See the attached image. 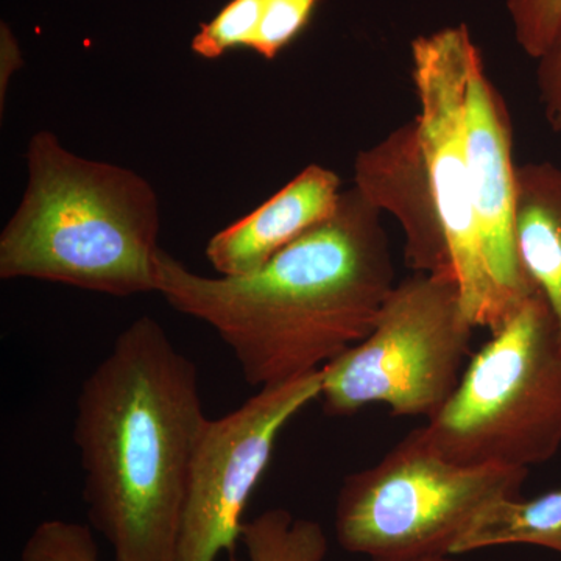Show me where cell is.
Here are the masks:
<instances>
[{"label":"cell","mask_w":561,"mask_h":561,"mask_svg":"<svg viewBox=\"0 0 561 561\" xmlns=\"http://www.w3.org/2000/svg\"><path fill=\"white\" fill-rule=\"evenodd\" d=\"M511 545L561 553V489L531 500L507 496L491 502L454 542L451 556Z\"/></svg>","instance_id":"13"},{"label":"cell","mask_w":561,"mask_h":561,"mask_svg":"<svg viewBox=\"0 0 561 561\" xmlns=\"http://www.w3.org/2000/svg\"><path fill=\"white\" fill-rule=\"evenodd\" d=\"M195 362L140 317L77 398L73 443L91 529L114 561H176L192 461L208 423Z\"/></svg>","instance_id":"2"},{"label":"cell","mask_w":561,"mask_h":561,"mask_svg":"<svg viewBox=\"0 0 561 561\" xmlns=\"http://www.w3.org/2000/svg\"><path fill=\"white\" fill-rule=\"evenodd\" d=\"M460 465L529 470L561 448V341L537 289L472 354L451 400L421 426Z\"/></svg>","instance_id":"4"},{"label":"cell","mask_w":561,"mask_h":561,"mask_svg":"<svg viewBox=\"0 0 561 561\" xmlns=\"http://www.w3.org/2000/svg\"><path fill=\"white\" fill-rule=\"evenodd\" d=\"M424 561H457L451 559V557H440V559H431V560H424Z\"/></svg>","instance_id":"21"},{"label":"cell","mask_w":561,"mask_h":561,"mask_svg":"<svg viewBox=\"0 0 561 561\" xmlns=\"http://www.w3.org/2000/svg\"><path fill=\"white\" fill-rule=\"evenodd\" d=\"M527 476L523 468L454 463L416 427L378 463L343 479L339 545L373 561L451 557L472 519L491 502L518 496Z\"/></svg>","instance_id":"5"},{"label":"cell","mask_w":561,"mask_h":561,"mask_svg":"<svg viewBox=\"0 0 561 561\" xmlns=\"http://www.w3.org/2000/svg\"><path fill=\"white\" fill-rule=\"evenodd\" d=\"M478 50L467 24L421 35L411 46L412 81L421 147L465 311L474 328L491 332L505 316L483 261L465 149L468 73Z\"/></svg>","instance_id":"7"},{"label":"cell","mask_w":561,"mask_h":561,"mask_svg":"<svg viewBox=\"0 0 561 561\" xmlns=\"http://www.w3.org/2000/svg\"><path fill=\"white\" fill-rule=\"evenodd\" d=\"M320 391L321 370L264 387L236 411L208 420L192 461L176 561H217L224 552L234 561L243 513L279 435Z\"/></svg>","instance_id":"8"},{"label":"cell","mask_w":561,"mask_h":561,"mask_svg":"<svg viewBox=\"0 0 561 561\" xmlns=\"http://www.w3.org/2000/svg\"><path fill=\"white\" fill-rule=\"evenodd\" d=\"M0 49H2V68H0V87H2V101L5 98V88L9 84L10 77L14 70L21 66V50L18 41L14 39L13 33L5 24H2V33H0Z\"/></svg>","instance_id":"20"},{"label":"cell","mask_w":561,"mask_h":561,"mask_svg":"<svg viewBox=\"0 0 561 561\" xmlns=\"http://www.w3.org/2000/svg\"><path fill=\"white\" fill-rule=\"evenodd\" d=\"M320 0H262V16L251 50L275 60L308 25Z\"/></svg>","instance_id":"17"},{"label":"cell","mask_w":561,"mask_h":561,"mask_svg":"<svg viewBox=\"0 0 561 561\" xmlns=\"http://www.w3.org/2000/svg\"><path fill=\"white\" fill-rule=\"evenodd\" d=\"M262 16V0H231L213 21L201 25L192 51L216 60L236 47H253Z\"/></svg>","instance_id":"15"},{"label":"cell","mask_w":561,"mask_h":561,"mask_svg":"<svg viewBox=\"0 0 561 561\" xmlns=\"http://www.w3.org/2000/svg\"><path fill=\"white\" fill-rule=\"evenodd\" d=\"M465 149L483 261L507 320L537 287L527 278L516 249L511 113L486 76L481 50L472 57L468 73Z\"/></svg>","instance_id":"9"},{"label":"cell","mask_w":561,"mask_h":561,"mask_svg":"<svg viewBox=\"0 0 561 561\" xmlns=\"http://www.w3.org/2000/svg\"><path fill=\"white\" fill-rule=\"evenodd\" d=\"M537 91L548 127L561 133V27L537 60Z\"/></svg>","instance_id":"19"},{"label":"cell","mask_w":561,"mask_h":561,"mask_svg":"<svg viewBox=\"0 0 561 561\" xmlns=\"http://www.w3.org/2000/svg\"><path fill=\"white\" fill-rule=\"evenodd\" d=\"M20 561H99L98 542L91 526L47 519L25 541Z\"/></svg>","instance_id":"16"},{"label":"cell","mask_w":561,"mask_h":561,"mask_svg":"<svg viewBox=\"0 0 561 561\" xmlns=\"http://www.w3.org/2000/svg\"><path fill=\"white\" fill-rule=\"evenodd\" d=\"M354 187L373 208L398 220L404 234V261L413 272L456 278L415 119L357 153Z\"/></svg>","instance_id":"10"},{"label":"cell","mask_w":561,"mask_h":561,"mask_svg":"<svg viewBox=\"0 0 561 561\" xmlns=\"http://www.w3.org/2000/svg\"><path fill=\"white\" fill-rule=\"evenodd\" d=\"M28 181L0 234V278L38 279L111 297L157 291L160 202L149 181L32 136Z\"/></svg>","instance_id":"3"},{"label":"cell","mask_w":561,"mask_h":561,"mask_svg":"<svg viewBox=\"0 0 561 561\" xmlns=\"http://www.w3.org/2000/svg\"><path fill=\"white\" fill-rule=\"evenodd\" d=\"M515 239L524 272L551 308L561 341V165H516Z\"/></svg>","instance_id":"12"},{"label":"cell","mask_w":561,"mask_h":561,"mask_svg":"<svg viewBox=\"0 0 561 561\" xmlns=\"http://www.w3.org/2000/svg\"><path fill=\"white\" fill-rule=\"evenodd\" d=\"M341 184L334 171L308 165L267 202L209 239L205 254L214 271L220 276L260 271L279 250L334 214Z\"/></svg>","instance_id":"11"},{"label":"cell","mask_w":561,"mask_h":561,"mask_svg":"<svg viewBox=\"0 0 561 561\" xmlns=\"http://www.w3.org/2000/svg\"><path fill=\"white\" fill-rule=\"evenodd\" d=\"M394 284L381 213L356 187L331 217L243 276H203L162 249L154 287L208 324L254 389L311 375L367 337Z\"/></svg>","instance_id":"1"},{"label":"cell","mask_w":561,"mask_h":561,"mask_svg":"<svg viewBox=\"0 0 561 561\" xmlns=\"http://www.w3.org/2000/svg\"><path fill=\"white\" fill-rule=\"evenodd\" d=\"M474 330L453 275L401 280L367 337L321 368L324 412L345 416L386 404L394 416L430 420L459 386Z\"/></svg>","instance_id":"6"},{"label":"cell","mask_w":561,"mask_h":561,"mask_svg":"<svg viewBox=\"0 0 561 561\" xmlns=\"http://www.w3.org/2000/svg\"><path fill=\"white\" fill-rule=\"evenodd\" d=\"M519 49L537 61L561 27V0H505Z\"/></svg>","instance_id":"18"},{"label":"cell","mask_w":561,"mask_h":561,"mask_svg":"<svg viewBox=\"0 0 561 561\" xmlns=\"http://www.w3.org/2000/svg\"><path fill=\"white\" fill-rule=\"evenodd\" d=\"M241 541L249 561H323L328 552L323 527L286 508H271L243 524Z\"/></svg>","instance_id":"14"}]
</instances>
